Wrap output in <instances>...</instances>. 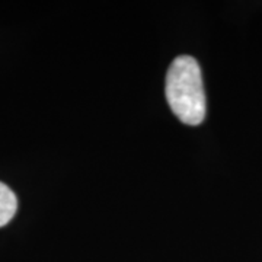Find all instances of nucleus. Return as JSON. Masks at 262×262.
I'll use <instances>...</instances> for the list:
<instances>
[{"instance_id":"obj_1","label":"nucleus","mask_w":262,"mask_h":262,"mask_svg":"<svg viewBox=\"0 0 262 262\" xmlns=\"http://www.w3.org/2000/svg\"><path fill=\"white\" fill-rule=\"evenodd\" d=\"M165 92L172 113L184 124L198 125L204 121L206 92L201 69L195 58L181 56L172 61L166 75Z\"/></svg>"},{"instance_id":"obj_2","label":"nucleus","mask_w":262,"mask_h":262,"mask_svg":"<svg viewBox=\"0 0 262 262\" xmlns=\"http://www.w3.org/2000/svg\"><path fill=\"white\" fill-rule=\"evenodd\" d=\"M18 208V200L13 191L3 182H0V227L8 225Z\"/></svg>"}]
</instances>
